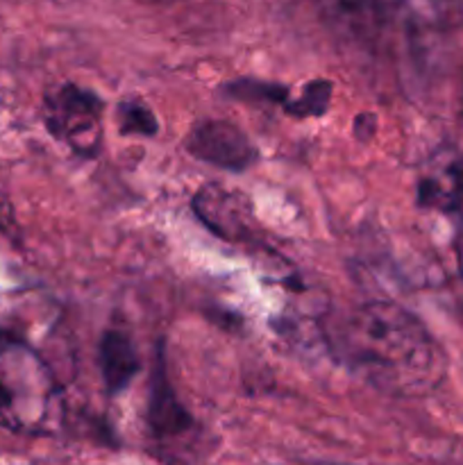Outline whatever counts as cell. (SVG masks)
<instances>
[{"label": "cell", "instance_id": "obj_7", "mask_svg": "<svg viewBox=\"0 0 463 465\" xmlns=\"http://www.w3.org/2000/svg\"><path fill=\"white\" fill-rule=\"evenodd\" d=\"M98 363L104 386L112 395L125 391L141 368L134 345L118 330L104 331L103 341H100Z\"/></svg>", "mask_w": 463, "mask_h": 465}, {"label": "cell", "instance_id": "obj_5", "mask_svg": "<svg viewBox=\"0 0 463 465\" xmlns=\"http://www.w3.org/2000/svg\"><path fill=\"white\" fill-rule=\"evenodd\" d=\"M418 203L443 213H454L461 207L463 157L457 150H443L431 157L418 180Z\"/></svg>", "mask_w": 463, "mask_h": 465}, {"label": "cell", "instance_id": "obj_11", "mask_svg": "<svg viewBox=\"0 0 463 465\" xmlns=\"http://www.w3.org/2000/svg\"><path fill=\"white\" fill-rule=\"evenodd\" d=\"M148 3H154V5H172V3H180V0H148Z\"/></svg>", "mask_w": 463, "mask_h": 465}, {"label": "cell", "instance_id": "obj_4", "mask_svg": "<svg viewBox=\"0 0 463 465\" xmlns=\"http://www.w3.org/2000/svg\"><path fill=\"white\" fill-rule=\"evenodd\" d=\"M195 159L222 171H245L257 162V148L243 130L227 121H202L191 127L184 141Z\"/></svg>", "mask_w": 463, "mask_h": 465}, {"label": "cell", "instance_id": "obj_3", "mask_svg": "<svg viewBox=\"0 0 463 465\" xmlns=\"http://www.w3.org/2000/svg\"><path fill=\"white\" fill-rule=\"evenodd\" d=\"M48 130L80 157H95L103 145L104 103L91 89L59 84L45 95Z\"/></svg>", "mask_w": 463, "mask_h": 465}, {"label": "cell", "instance_id": "obj_10", "mask_svg": "<svg viewBox=\"0 0 463 465\" xmlns=\"http://www.w3.org/2000/svg\"><path fill=\"white\" fill-rule=\"evenodd\" d=\"M118 130L121 134L136 136H154L159 130V123L154 118L153 109L141 100H123L116 109Z\"/></svg>", "mask_w": 463, "mask_h": 465}, {"label": "cell", "instance_id": "obj_2", "mask_svg": "<svg viewBox=\"0 0 463 465\" xmlns=\"http://www.w3.org/2000/svg\"><path fill=\"white\" fill-rule=\"evenodd\" d=\"M59 413V391L44 359L21 341L0 336V430L39 434Z\"/></svg>", "mask_w": 463, "mask_h": 465}, {"label": "cell", "instance_id": "obj_8", "mask_svg": "<svg viewBox=\"0 0 463 465\" xmlns=\"http://www.w3.org/2000/svg\"><path fill=\"white\" fill-rule=\"evenodd\" d=\"M148 420L159 439L177 436L193 427V420H191L189 413L184 411V407L177 402L175 393H172L171 384H168L162 361L157 363V371H154L153 377V395H150Z\"/></svg>", "mask_w": 463, "mask_h": 465}, {"label": "cell", "instance_id": "obj_6", "mask_svg": "<svg viewBox=\"0 0 463 465\" xmlns=\"http://www.w3.org/2000/svg\"><path fill=\"white\" fill-rule=\"evenodd\" d=\"M193 209L213 234L234 241L248 236V207L239 195L230 193L222 186H204L193 198Z\"/></svg>", "mask_w": 463, "mask_h": 465}, {"label": "cell", "instance_id": "obj_12", "mask_svg": "<svg viewBox=\"0 0 463 465\" xmlns=\"http://www.w3.org/2000/svg\"><path fill=\"white\" fill-rule=\"evenodd\" d=\"M461 266H463V259H461Z\"/></svg>", "mask_w": 463, "mask_h": 465}, {"label": "cell", "instance_id": "obj_1", "mask_svg": "<svg viewBox=\"0 0 463 465\" xmlns=\"http://www.w3.org/2000/svg\"><path fill=\"white\" fill-rule=\"evenodd\" d=\"M330 345L350 371L386 393H429L445 375L434 336L393 302H368L343 313L331 325Z\"/></svg>", "mask_w": 463, "mask_h": 465}, {"label": "cell", "instance_id": "obj_9", "mask_svg": "<svg viewBox=\"0 0 463 465\" xmlns=\"http://www.w3.org/2000/svg\"><path fill=\"white\" fill-rule=\"evenodd\" d=\"M331 91L334 84L330 80H311L304 84V89L298 95H293L286 107V114L295 118H309V116H322L330 109Z\"/></svg>", "mask_w": 463, "mask_h": 465}]
</instances>
